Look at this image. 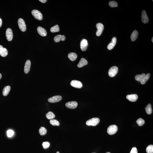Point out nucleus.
Segmentation results:
<instances>
[{
  "mask_svg": "<svg viewBox=\"0 0 153 153\" xmlns=\"http://www.w3.org/2000/svg\"><path fill=\"white\" fill-rule=\"evenodd\" d=\"M150 75L149 73L145 74L143 73L141 74H138L135 76V79L136 81H138L141 83L142 84H145L150 77Z\"/></svg>",
  "mask_w": 153,
  "mask_h": 153,
  "instance_id": "f257e3e1",
  "label": "nucleus"
},
{
  "mask_svg": "<svg viewBox=\"0 0 153 153\" xmlns=\"http://www.w3.org/2000/svg\"><path fill=\"white\" fill-rule=\"evenodd\" d=\"M100 120L99 118H93L89 120L86 122V124L88 126H96L99 122Z\"/></svg>",
  "mask_w": 153,
  "mask_h": 153,
  "instance_id": "f03ea898",
  "label": "nucleus"
},
{
  "mask_svg": "<svg viewBox=\"0 0 153 153\" xmlns=\"http://www.w3.org/2000/svg\"><path fill=\"white\" fill-rule=\"evenodd\" d=\"M31 14L34 17L38 20L41 21L43 19V15L41 13L37 10H34L31 11Z\"/></svg>",
  "mask_w": 153,
  "mask_h": 153,
  "instance_id": "7ed1b4c3",
  "label": "nucleus"
},
{
  "mask_svg": "<svg viewBox=\"0 0 153 153\" xmlns=\"http://www.w3.org/2000/svg\"><path fill=\"white\" fill-rule=\"evenodd\" d=\"M118 130L117 126L115 125H112L108 127L107 132L110 135H112L115 133Z\"/></svg>",
  "mask_w": 153,
  "mask_h": 153,
  "instance_id": "20e7f679",
  "label": "nucleus"
},
{
  "mask_svg": "<svg viewBox=\"0 0 153 153\" xmlns=\"http://www.w3.org/2000/svg\"><path fill=\"white\" fill-rule=\"evenodd\" d=\"M18 26L21 30L24 32L26 30V26L25 22L23 19L20 18L18 20Z\"/></svg>",
  "mask_w": 153,
  "mask_h": 153,
  "instance_id": "39448f33",
  "label": "nucleus"
},
{
  "mask_svg": "<svg viewBox=\"0 0 153 153\" xmlns=\"http://www.w3.org/2000/svg\"><path fill=\"white\" fill-rule=\"evenodd\" d=\"M118 69L117 66H114L111 67L108 71V75L111 77H114L117 74Z\"/></svg>",
  "mask_w": 153,
  "mask_h": 153,
  "instance_id": "423d86ee",
  "label": "nucleus"
},
{
  "mask_svg": "<svg viewBox=\"0 0 153 153\" xmlns=\"http://www.w3.org/2000/svg\"><path fill=\"white\" fill-rule=\"evenodd\" d=\"M96 27L97 29L96 33V36H100L103 31L104 25L102 23H98L96 25Z\"/></svg>",
  "mask_w": 153,
  "mask_h": 153,
  "instance_id": "0eeeda50",
  "label": "nucleus"
},
{
  "mask_svg": "<svg viewBox=\"0 0 153 153\" xmlns=\"http://www.w3.org/2000/svg\"><path fill=\"white\" fill-rule=\"evenodd\" d=\"M62 99L61 96L57 95L53 96L48 99V102L51 103H55L59 102Z\"/></svg>",
  "mask_w": 153,
  "mask_h": 153,
  "instance_id": "6e6552de",
  "label": "nucleus"
},
{
  "mask_svg": "<svg viewBox=\"0 0 153 153\" xmlns=\"http://www.w3.org/2000/svg\"><path fill=\"white\" fill-rule=\"evenodd\" d=\"M71 86L74 88L80 89L82 87L83 84L80 81L74 80L71 81L70 83Z\"/></svg>",
  "mask_w": 153,
  "mask_h": 153,
  "instance_id": "1a4fd4ad",
  "label": "nucleus"
},
{
  "mask_svg": "<svg viewBox=\"0 0 153 153\" xmlns=\"http://www.w3.org/2000/svg\"><path fill=\"white\" fill-rule=\"evenodd\" d=\"M66 107L70 109H75L77 107V103L76 101H71L68 102L65 104Z\"/></svg>",
  "mask_w": 153,
  "mask_h": 153,
  "instance_id": "9d476101",
  "label": "nucleus"
},
{
  "mask_svg": "<svg viewBox=\"0 0 153 153\" xmlns=\"http://www.w3.org/2000/svg\"><path fill=\"white\" fill-rule=\"evenodd\" d=\"M88 45L87 41L85 39H83L80 43V47L81 50L83 51H86Z\"/></svg>",
  "mask_w": 153,
  "mask_h": 153,
  "instance_id": "9b49d317",
  "label": "nucleus"
},
{
  "mask_svg": "<svg viewBox=\"0 0 153 153\" xmlns=\"http://www.w3.org/2000/svg\"><path fill=\"white\" fill-rule=\"evenodd\" d=\"M6 36L7 39L9 41L12 40L13 38V33L12 31L10 28H8L6 30Z\"/></svg>",
  "mask_w": 153,
  "mask_h": 153,
  "instance_id": "f8f14e48",
  "label": "nucleus"
},
{
  "mask_svg": "<svg viewBox=\"0 0 153 153\" xmlns=\"http://www.w3.org/2000/svg\"><path fill=\"white\" fill-rule=\"evenodd\" d=\"M141 19L142 22L144 24H147L149 22V19L145 11L143 10L141 15Z\"/></svg>",
  "mask_w": 153,
  "mask_h": 153,
  "instance_id": "ddd939ff",
  "label": "nucleus"
},
{
  "mask_svg": "<svg viewBox=\"0 0 153 153\" xmlns=\"http://www.w3.org/2000/svg\"><path fill=\"white\" fill-rule=\"evenodd\" d=\"M31 62L29 60H28L25 63L24 68V72L26 74H27L29 72L31 67Z\"/></svg>",
  "mask_w": 153,
  "mask_h": 153,
  "instance_id": "4468645a",
  "label": "nucleus"
},
{
  "mask_svg": "<svg viewBox=\"0 0 153 153\" xmlns=\"http://www.w3.org/2000/svg\"><path fill=\"white\" fill-rule=\"evenodd\" d=\"M126 98L129 101L135 102L137 100L138 97L137 94H132L127 95L126 96Z\"/></svg>",
  "mask_w": 153,
  "mask_h": 153,
  "instance_id": "2eb2a0df",
  "label": "nucleus"
},
{
  "mask_svg": "<svg viewBox=\"0 0 153 153\" xmlns=\"http://www.w3.org/2000/svg\"><path fill=\"white\" fill-rule=\"evenodd\" d=\"M38 32L40 35L41 36L45 37L47 35V32L45 29L44 28L39 26L37 28Z\"/></svg>",
  "mask_w": 153,
  "mask_h": 153,
  "instance_id": "dca6fc26",
  "label": "nucleus"
},
{
  "mask_svg": "<svg viewBox=\"0 0 153 153\" xmlns=\"http://www.w3.org/2000/svg\"><path fill=\"white\" fill-rule=\"evenodd\" d=\"M117 38H116L114 37L113 38L112 41L107 46V48L109 50H111L112 49L114 48L117 42Z\"/></svg>",
  "mask_w": 153,
  "mask_h": 153,
  "instance_id": "f3484780",
  "label": "nucleus"
},
{
  "mask_svg": "<svg viewBox=\"0 0 153 153\" xmlns=\"http://www.w3.org/2000/svg\"><path fill=\"white\" fill-rule=\"evenodd\" d=\"M8 54V51L6 48L0 45V55L3 57H6Z\"/></svg>",
  "mask_w": 153,
  "mask_h": 153,
  "instance_id": "a211bd4d",
  "label": "nucleus"
},
{
  "mask_svg": "<svg viewBox=\"0 0 153 153\" xmlns=\"http://www.w3.org/2000/svg\"><path fill=\"white\" fill-rule=\"evenodd\" d=\"M66 39L65 36L61 35H57L55 37L54 40L56 42H59L60 41H64Z\"/></svg>",
  "mask_w": 153,
  "mask_h": 153,
  "instance_id": "6ab92c4d",
  "label": "nucleus"
},
{
  "mask_svg": "<svg viewBox=\"0 0 153 153\" xmlns=\"http://www.w3.org/2000/svg\"><path fill=\"white\" fill-rule=\"evenodd\" d=\"M87 64L88 61L87 60L84 58H82L81 59L77 66L78 67L80 68L86 65Z\"/></svg>",
  "mask_w": 153,
  "mask_h": 153,
  "instance_id": "aec40b11",
  "label": "nucleus"
},
{
  "mask_svg": "<svg viewBox=\"0 0 153 153\" xmlns=\"http://www.w3.org/2000/svg\"><path fill=\"white\" fill-rule=\"evenodd\" d=\"M138 36V33L136 30H135L133 31L131 36V39L132 41H135Z\"/></svg>",
  "mask_w": 153,
  "mask_h": 153,
  "instance_id": "412c9836",
  "label": "nucleus"
},
{
  "mask_svg": "<svg viewBox=\"0 0 153 153\" xmlns=\"http://www.w3.org/2000/svg\"><path fill=\"white\" fill-rule=\"evenodd\" d=\"M11 90V87L9 86H5L3 90L2 94L3 95L6 96L9 94Z\"/></svg>",
  "mask_w": 153,
  "mask_h": 153,
  "instance_id": "4be33fe9",
  "label": "nucleus"
},
{
  "mask_svg": "<svg viewBox=\"0 0 153 153\" xmlns=\"http://www.w3.org/2000/svg\"><path fill=\"white\" fill-rule=\"evenodd\" d=\"M68 57L69 59L71 61H74L77 58V55L76 53H71L68 54Z\"/></svg>",
  "mask_w": 153,
  "mask_h": 153,
  "instance_id": "5701e85b",
  "label": "nucleus"
},
{
  "mask_svg": "<svg viewBox=\"0 0 153 153\" xmlns=\"http://www.w3.org/2000/svg\"><path fill=\"white\" fill-rule=\"evenodd\" d=\"M145 109L146 112L147 114L149 115H150L152 114V107H151V105L150 104H149L146 106Z\"/></svg>",
  "mask_w": 153,
  "mask_h": 153,
  "instance_id": "b1692460",
  "label": "nucleus"
},
{
  "mask_svg": "<svg viewBox=\"0 0 153 153\" xmlns=\"http://www.w3.org/2000/svg\"><path fill=\"white\" fill-rule=\"evenodd\" d=\"M46 118L48 119L51 120L55 117V115L52 112L49 111L46 115Z\"/></svg>",
  "mask_w": 153,
  "mask_h": 153,
  "instance_id": "393cba45",
  "label": "nucleus"
},
{
  "mask_svg": "<svg viewBox=\"0 0 153 153\" xmlns=\"http://www.w3.org/2000/svg\"><path fill=\"white\" fill-rule=\"evenodd\" d=\"M60 31V28L59 25H56L53 27H51L50 29L51 32L55 33L59 32Z\"/></svg>",
  "mask_w": 153,
  "mask_h": 153,
  "instance_id": "a878e982",
  "label": "nucleus"
},
{
  "mask_svg": "<svg viewBox=\"0 0 153 153\" xmlns=\"http://www.w3.org/2000/svg\"><path fill=\"white\" fill-rule=\"evenodd\" d=\"M47 132V130L44 127H41L39 129V132L41 136L45 135L46 134Z\"/></svg>",
  "mask_w": 153,
  "mask_h": 153,
  "instance_id": "bb28decb",
  "label": "nucleus"
},
{
  "mask_svg": "<svg viewBox=\"0 0 153 153\" xmlns=\"http://www.w3.org/2000/svg\"><path fill=\"white\" fill-rule=\"evenodd\" d=\"M50 123L52 125L54 126H59L60 124L59 121L55 119H51L50 121Z\"/></svg>",
  "mask_w": 153,
  "mask_h": 153,
  "instance_id": "cd10ccee",
  "label": "nucleus"
},
{
  "mask_svg": "<svg viewBox=\"0 0 153 153\" xmlns=\"http://www.w3.org/2000/svg\"><path fill=\"white\" fill-rule=\"evenodd\" d=\"M146 152L147 153H153V145H151L148 146L146 149Z\"/></svg>",
  "mask_w": 153,
  "mask_h": 153,
  "instance_id": "c85d7f7f",
  "label": "nucleus"
},
{
  "mask_svg": "<svg viewBox=\"0 0 153 153\" xmlns=\"http://www.w3.org/2000/svg\"><path fill=\"white\" fill-rule=\"evenodd\" d=\"M109 5L111 8L116 7L118 6V3L115 1H109Z\"/></svg>",
  "mask_w": 153,
  "mask_h": 153,
  "instance_id": "c756f323",
  "label": "nucleus"
},
{
  "mask_svg": "<svg viewBox=\"0 0 153 153\" xmlns=\"http://www.w3.org/2000/svg\"><path fill=\"white\" fill-rule=\"evenodd\" d=\"M136 122L139 126H141L143 125L145 122L144 119L142 118H139L136 121Z\"/></svg>",
  "mask_w": 153,
  "mask_h": 153,
  "instance_id": "7c9ffc66",
  "label": "nucleus"
},
{
  "mask_svg": "<svg viewBox=\"0 0 153 153\" xmlns=\"http://www.w3.org/2000/svg\"><path fill=\"white\" fill-rule=\"evenodd\" d=\"M42 145L43 148L45 149L48 148L50 145V143L48 142H43Z\"/></svg>",
  "mask_w": 153,
  "mask_h": 153,
  "instance_id": "2f4dec72",
  "label": "nucleus"
},
{
  "mask_svg": "<svg viewBox=\"0 0 153 153\" xmlns=\"http://www.w3.org/2000/svg\"><path fill=\"white\" fill-rule=\"evenodd\" d=\"M14 131L11 130H9L7 131V134L8 137H11L14 135Z\"/></svg>",
  "mask_w": 153,
  "mask_h": 153,
  "instance_id": "473e14b6",
  "label": "nucleus"
},
{
  "mask_svg": "<svg viewBox=\"0 0 153 153\" xmlns=\"http://www.w3.org/2000/svg\"><path fill=\"white\" fill-rule=\"evenodd\" d=\"M130 153H138L137 149L136 147H133L131 150Z\"/></svg>",
  "mask_w": 153,
  "mask_h": 153,
  "instance_id": "72a5a7b5",
  "label": "nucleus"
},
{
  "mask_svg": "<svg viewBox=\"0 0 153 153\" xmlns=\"http://www.w3.org/2000/svg\"><path fill=\"white\" fill-rule=\"evenodd\" d=\"M40 2L43 3H46L47 0H39Z\"/></svg>",
  "mask_w": 153,
  "mask_h": 153,
  "instance_id": "f704fd0d",
  "label": "nucleus"
},
{
  "mask_svg": "<svg viewBox=\"0 0 153 153\" xmlns=\"http://www.w3.org/2000/svg\"><path fill=\"white\" fill-rule=\"evenodd\" d=\"M2 24V21L1 18H0V28L1 27Z\"/></svg>",
  "mask_w": 153,
  "mask_h": 153,
  "instance_id": "c9c22d12",
  "label": "nucleus"
},
{
  "mask_svg": "<svg viewBox=\"0 0 153 153\" xmlns=\"http://www.w3.org/2000/svg\"><path fill=\"white\" fill-rule=\"evenodd\" d=\"M1 77H2V75L1 74H0V79H1Z\"/></svg>",
  "mask_w": 153,
  "mask_h": 153,
  "instance_id": "e433bc0d",
  "label": "nucleus"
},
{
  "mask_svg": "<svg viewBox=\"0 0 153 153\" xmlns=\"http://www.w3.org/2000/svg\"><path fill=\"white\" fill-rule=\"evenodd\" d=\"M153 37L152 38V41L153 43Z\"/></svg>",
  "mask_w": 153,
  "mask_h": 153,
  "instance_id": "4c0bfd02",
  "label": "nucleus"
},
{
  "mask_svg": "<svg viewBox=\"0 0 153 153\" xmlns=\"http://www.w3.org/2000/svg\"><path fill=\"white\" fill-rule=\"evenodd\" d=\"M56 153H60L59 152V151H57V152H56Z\"/></svg>",
  "mask_w": 153,
  "mask_h": 153,
  "instance_id": "58836bf2",
  "label": "nucleus"
},
{
  "mask_svg": "<svg viewBox=\"0 0 153 153\" xmlns=\"http://www.w3.org/2000/svg\"><path fill=\"white\" fill-rule=\"evenodd\" d=\"M106 153H111L109 152H108Z\"/></svg>",
  "mask_w": 153,
  "mask_h": 153,
  "instance_id": "ea45409f",
  "label": "nucleus"
},
{
  "mask_svg": "<svg viewBox=\"0 0 153 153\" xmlns=\"http://www.w3.org/2000/svg\"></svg>",
  "mask_w": 153,
  "mask_h": 153,
  "instance_id": "a19ab883",
  "label": "nucleus"
}]
</instances>
